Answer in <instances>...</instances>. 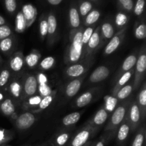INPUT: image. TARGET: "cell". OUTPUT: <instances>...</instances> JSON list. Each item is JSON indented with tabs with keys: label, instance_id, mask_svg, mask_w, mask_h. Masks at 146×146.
Returning a JSON list of instances; mask_svg holds the SVG:
<instances>
[{
	"label": "cell",
	"instance_id": "cell-1",
	"mask_svg": "<svg viewBox=\"0 0 146 146\" xmlns=\"http://www.w3.org/2000/svg\"><path fill=\"white\" fill-rule=\"evenodd\" d=\"M83 31L84 28L82 27L70 31L69 44L64 54V62L66 65L78 63L84 58V49L82 43Z\"/></svg>",
	"mask_w": 146,
	"mask_h": 146
},
{
	"label": "cell",
	"instance_id": "cell-2",
	"mask_svg": "<svg viewBox=\"0 0 146 146\" xmlns=\"http://www.w3.org/2000/svg\"><path fill=\"white\" fill-rule=\"evenodd\" d=\"M130 102H131V100L123 103L121 105L117 106L115 110L113 111L109 122L108 123L106 127L105 128V133H106V138H111L115 135L118 127L125 119Z\"/></svg>",
	"mask_w": 146,
	"mask_h": 146
},
{
	"label": "cell",
	"instance_id": "cell-3",
	"mask_svg": "<svg viewBox=\"0 0 146 146\" xmlns=\"http://www.w3.org/2000/svg\"><path fill=\"white\" fill-rule=\"evenodd\" d=\"M146 48L143 45L140 49L137 56V61L134 68L133 89H138L143 81L146 70Z\"/></svg>",
	"mask_w": 146,
	"mask_h": 146
},
{
	"label": "cell",
	"instance_id": "cell-4",
	"mask_svg": "<svg viewBox=\"0 0 146 146\" xmlns=\"http://www.w3.org/2000/svg\"><path fill=\"white\" fill-rule=\"evenodd\" d=\"M94 61V57L84 58L79 62L68 65L66 68L64 74L69 78L74 79V78H78L86 74L87 71L92 66Z\"/></svg>",
	"mask_w": 146,
	"mask_h": 146
},
{
	"label": "cell",
	"instance_id": "cell-5",
	"mask_svg": "<svg viewBox=\"0 0 146 146\" xmlns=\"http://www.w3.org/2000/svg\"><path fill=\"white\" fill-rule=\"evenodd\" d=\"M99 128L86 123L75 135L69 143V146H84L97 133Z\"/></svg>",
	"mask_w": 146,
	"mask_h": 146
},
{
	"label": "cell",
	"instance_id": "cell-6",
	"mask_svg": "<svg viewBox=\"0 0 146 146\" xmlns=\"http://www.w3.org/2000/svg\"><path fill=\"white\" fill-rule=\"evenodd\" d=\"M104 44L100 32V27L94 30V33L91 35L86 46L84 58H91L99 50Z\"/></svg>",
	"mask_w": 146,
	"mask_h": 146
},
{
	"label": "cell",
	"instance_id": "cell-7",
	"mask_svg": "<svg viewBox=\"0 0 146 146\" xmlns=\"http://www.w3.org/2000/svg\"><path fill=\"white\" fill-rule=\"evenodd\" d=\"M125 118L131 126V131L134 132L138 128L141 123V112L136 100H131Z\"/></svg>",
	"mask_w": 146,
	"mask_h": 146
},
{
	"label": "cell",
	"instance_id": "cell-8",
	"mask_svg": "<svg viewBox=\"0 0 146 146\" xmlns=\"http://www.w3.org/2000/svg\"><path fill=\"white\" fill-rule=\"evenodd\" d=\"M14 126L19 131H26L31 128L36 121L34 113L30 111H25L14 118Z\"/></svg>",
	"mask_w": 146,
	"mask_h": 146
},
{
	"label": "cell",
	"instance_id": "cell-9",
	"mask_svg": "<svg viewBox=\"0 0 146 146\" xmlns=\"http://www.w3.org/2000/svg\"><path fill=\"white\" fill-rule=\"evenodd\" d=\"M21 81H22L24 100L37 94L38 83H37L36 77L35 75L28 74L25 76Z\"/></svg>",
	"mask_w": 146,
	"mask_h": 146
},
{
	"label": "cell",
	"instance_id": "cell-10",
	"mask_svg": "<svg viewBox=\"0 0 146 146\" xmlns=\"http://www.w3.org/2000/svg\"><path fill=\"white\" fill-rule=\"evenodd\" d=\"M126 30L127 27H125V28L119 30L116 34H114L113 36L110 39L108 44L106 46L105 49H104V55H111L119 48V46L122 44L124 38H125Z\"/></svg>",
	"mask_w": 146,
	"mask_h": 146
},
{
	"label": "cell",
	"instance_id": "cell-11",
	"mask_svg": "<svg viewBox=\"0 0 146 146\" xmlns=\"http://www.w3.org/2000/svg\"><path fill=\"white\" fill-rule=\"evenodd\" d=\"M110 74H111V69L109 67L104 65L99 66L91 74L87 81V85L96 84L102 82L109 76Z\"/></svg>",
	"mask_w": 146,
	"mask_h": 146
},
{
	"label": "cell",
	"instance_id": "cell-12",
	"mask_svg": "<svg viewBox=\"0 0 146 146\" xmlns=\"http://www.w3.org/2000/svg\"><path fill=\"white\" fill-rule=\"evenodd\" d=\"M9 93L11 96V98L14 102H22L24 100L22 81L17 78L11 80L9 85Z\"/></svg>",
	"mask_w": 146,
	"mask_h": 146
},
{
	"label": "cell",
	"instance_id": "cell-13",
	"mask_svg": "<svg viewBox=\"0 0 146 146\" xmlns=\"http://www.w3.org/2000/svg\"><path fill=\"white\" fill-rule=\"evenodd\" d=\"M99 91L100 88H94L81 94L76 98L75 103H74V106L76 107L75 108H84L88 104H91L95 99Z\"/></svg>",
	"mask_w": 146,
	"mask_h": 146
},
{
	"label": "cell",
	"instance_id": "cell-14",
	"mask_svg": "<svg viewBox=\"0 0 146 146\" xmlns=\"http://www.w3.org/2000/svg\"><path fill=\"white\" fill-rule=\"evenodd\" d=\"M86 76V74L78 78H76L70 81L65 87L64 94L66 98H71L75 96L82 86L83 82Z\"/></svg>",
	"mask_w": 146,
	"mask_h": 146
},
{
	"label": "cell",
	"instance_id": "cell-15",
	"mask_svg": "<svg viewBox=\"0 0 146 146\" xmlns=\"http://www.w3.org/2000/svg\"><path fill=\"white\" fill-rule=\"evenodd\" d=\"M25 65L24 56L22 51H17L13 53L9 61V68L11 72L17 74L22 71Z\"/></svg>",
	"mask_w": 146,
	"mask_h": 146
},
{
	"label": "cell",
	"instance_id": "cell-16",
	"mask_svg": "<svg viewBox=\"0 0 146 146\" xmlns=\"http://www.w3.org/2000/svg\"><path fill=\"white\" fill-rule=\"evenodd\" d=\"M48 22V32H47V43L52 46L56 40L57 37V20L56 17L53 14H48L47 17Z\"/></svg>",
	"mask_w": 146,
	"mask_h": 146
},
{
	"label": "cell",
	"instance_id": "cell-17",
	"mask_svg": "<svg viewBox=\"0 0 146 146\" xmlns=\"http://www.w3.org/2000/svg\"><path fill=\"white\" fill-rule=\"evenodd\" d=\"M0 111L6 116L11 117V118L17 117V105L11 98H6L1 103Z\"/></svg>",
	"mask_w": 146,
	"mask_h": 146
},
{
	"label": "cell",
	"instance_id": "cell-18",
	"mask_svg": "<svg viewBox=\"0 0 146 146\" xmlns=\"http://www.w3.org/2000/svg\"><path fill=\"white\" fill-rule=\"evenodd\" d=\"M108 115H109V113L103 106L97 111L96 113L93 116L91 121H88L87 123L96 128H100L101 125H103L106 122L108 118Z\"/></svg>",
	"mask_w": 146,
	"mask_h": 146
},
{
	"label": "cell",
	"instance_id": "cell-19",
	"mask_svg": "<svg viewBox=\"0 0 146 146\" xmlns=\"http://www.w3.org/2000/svg\"><path fill=\"white\" fill-rule=\"evenodd\" d=\"M141 86H142L138 94L136 101L141 112V119L143 121H145L146 115V84L145 81H143Z\"/></svg>",
	"mask_w": 146,
	"mask_h": 146
},
{
	"label": "cell",
	"instance_id": "cell-20",
	"mask_svg": "<svg viewBox=\"0 0 146 146\" xmlns=\"http://www.w3.org/2000/svg\"><path fill=\"white\" fill-rule=\"evenodd\" d=\"M137 56H138V54L136 52H134L126 57V58L123 62L118 74H117V79L120 76H121L123 74H125V72L130 71V70H131L135 67V63H136L137 61Z\"/></svg>",
	"mask_w": 146,
	"mask_h": 146
},
{
	"label": "cell",
	"instance_id": "cell-21",
	"mask_svg": "<svg viewBox=\"0 0 146 146\" xmlns=\"http://www.w3.org/2000/svg\"><path fill=\"white\" fill-rule=\"evenodd\" d=\"M71 136V131L64 130L56 134L50 141L51 146H65Z\"/></svg>",
	"mask_w": 146,
	"mask_h": 146
},
{
	"label": "cell",
	"instance_id": "cell-22",
	"mask_svg": "<svg viewBox=\"0 0 146 146\" xmlns=\"http://www.w3.org/2000/svg\"><path fill=\"white\" fill-rule=\"evenodd\" d=\"M16 38L11 35L0 41V51L6 55H11L16 47Z\"/></svg>",
	"mask_w": 146,
	"mask_h": 146
},
{
	"label": "cell",
	"instance_id": "cell-23",
	"mask_svg": "<svg viewBox=\"0 0 146 146\" xmlns=\"http://www.w3.org/2000/svg\"><path fill=\"white\" fill-rule=\"evenodd\" d=\"M22 14L27 22V28L30 27L35 21L37 15V11L35 7L31 4H25L22 7Z\"/></svg>",
	"mask_w": 146,
	"mask_h": 146
},
{
	"label": "cell",
	"instance_id": "cell-24",
	"mask_svg": "<svg viewBox=\"0 0 146 146\" xmlns=\"http://www.w3.org/2000/svg\"><path fill=\"white\" fill-rule=\"evenodd\" d=\"M134 74V68H132L130 71H127L125 74H123L121 76H120L119 78L117 79L116 83H115V86H114L112 90V96H115V94H117L118 91L121 89L122 87H123L124 86L128 84V81L131 80V77L133 76Z\"/></svg>",
	"mask_w": 146,
	"mask_h": 146
},
{
	"label": "cell",
	"instance_id": "cell-25",
	"mask_svg": "<svg viewBox=\"0 0 146 146\" xmlns=\"http://www.w3.org/2000/svg\"><path fill=\"white\" fill-rule=\"evenodd\" d=\"M41 53L38 50L33 49L31 52L24 56V62L25 65L29 68H34L39 64L41 59Z\"/></svg>",
	"mask_w": 146,
	"mask_h": 146
},
{
	"label": "cell",
	"instance_id": "cell-26",
	"mask_svg": "<svg viewBox=\"0 0 146 146\" xmlns=\"http://www.w3.org/2000/svg\"><path fill=\"white\" fill-rule=\"evenodd\" d=\"M42 98L43 97H41V96L37 94L33 96L30 97V98L24 99L22 101V105H21L23 110L30 111V112L34 111L37 108L38 104H40Z\"/></svg>",
	"mask_w": 146,
	"mask_h": 146
},
{
	"label": "cell",
	"instance_id": "cell-27",
	"mask_svg": "<svg viewBox=\"0 0 146 146\" xmlns=\"http://www.w3.org/2000/svg\"><path fill=\"white\" fill-rule=\"evenodd\" d=\"M56 94L57 90H53L52 93H51V94H49V95L46 96L45 97H43L40 104H38V106H37V108H36L34 111H31V113H38L46 109V108L52 104L54 100L56 98Z\"/></svg>",
	"mask_w": 146,
	"mask_h": 146
},
{
	"label": "cell",
	"instance_id": "cell-28",
	"mask_svg": "<svg viewBox=\"0 0 146 146\" xmlns=\"http://www.w3.org/2000/svg\"><path fill=\"white\" fill-rule=\"evenodd\" d=\"M131 131V126L127 121L126 118L123 120L122 123L120 125L118 128V133H117V141L120 143H122L128 138V134Z\"/></svg>",
	"mask_w": 146,
	"mask_h": 146
},
{
	"label": "cell",
	"instance_id": "cell-29",
	"mask_svg": "<svg viewBox=\"0 0 146 146\" xmlns=\"http://www.w3.org/2000/svg\"><path fill=\"white\" fill-rule=\"evenodd\" d=\"M101 38L104 42L109 41L115 34V29L112 24L109 22H105L100 27Z\"/></svg>",
	"mask_w": 146,
	"mask_h": 146
},
{
	"label": "cell",
	"instance_id": "cell-30",
	"mask_svg": "<svg viewBox=\"0 0 146 146\" xmlns=\"http://www.w3.org/2000/svg\"><path fill=\"white\" fill-rule=\"evenodd\" d=\"M69 24L71 26V30L76 29L80 27L81 19L78 11L76 7H71L69 10Z\"/></svg>",
	"mask_w": 146,
	"mask_h": 146
},
{
	"label": "cell",
	"instance_id": "cell-31",
	"mask_svg": "<svg viewBox=\"0 0 146 146\" xmlns=\"http://www.w3.org/2000/svg\"><path fill=\"white\" fill-rule=\"evenodd\" d=\"M81 116V112H73L66 115L62 120V124L65 127H70L75 125L79 121Z\"/></svg>",
	"mask_w": 146,
	"mask_h": 146
},
{
	"label": "cell",
	"instance_id": "cell-32",
	"mask_svg": "<svg viewBox=\"0 0 146 146\" xmlns=\"http://www.w3.org/2000/svg\"><path fill=\"white\" fill-rule=\"evenodd\" d=\"M133 91V86L132 84H128L121 88L115 94V97L118 101H123L131 96Z\"/></svg>",
	"mask_w": 146,
	"mask_h": 146
},
{
	"label": "cell",
	"instance_id": "cell-33",
	"mask_svg": "<svg viewBox=\"0 0 146 146\" xmlns=\"http://www.w3.org/2000/svg\"><path fill=\"white\" fill-rule=\"evenodd\" d=\"M26 29H27V22H26L25 19L23 16L22 12L20 11L17 14V17H16L15 30L17 32L22 33L25 31Z\"/></svg>",
	"mask_w": 146,
	"mask_h": 146
},
{
	"label": "cell",
	"instance_id": "cell-34",
	"mask_svg": "<svg viewBox=\"0 0 146 146\" xmlns=\"http://www.w3.org/2000/svg\"><path fill=\"white\" fill-rule=\"evenodd\" d=\"M100 16H101V13L98 10L95 9L90 11L86 17L85 21H84V25L87 26V27L94 25L99 19Z\"/></svg>",
	"mask_w": 146,
	"mask_h": 146
},
{
	"label": "cell",
	"instance_id": "cell-35",
	"mask_svg": "<svg viewBox=\"0 0 146 146\" xmlns=\"http://www.w3.org/2000/svg\"><path fill=\"white\" fill-rule=\"evenodd\" d=\"M14 135L15 133L10 130L0 129V146L7 145L14 138Z\"/></svg>",
	"mask_w": 146,
	"mask_h": 146
},
{
	"label": "cell",
	"instance_id": "cell-36",
	"mask_svg": "<svg viewBox=\"0 0 146 146\" xmlns=\"http://www.w3.org/2000/svg\"><path fill=\"white\" fill-rule=\"evenodd\" d=\"M145 127L143 126L137 132L133 141L132 143L131 146H143L145 143Z\"/></svg>",
	"mask_w": 146,
	"mask_h": 146
},
{
	"label": "cell",
	"instance_id": "cell-37",
	"mask_svg": "<svg viewBox=\"0 0 146 146\" xmlns=\"http://www.w3.org/2000/svg\"><path fill=\"white\" fill-rule=\"evenodd\" d=\"M39 68L43 71H47V70H49L51 68H52L53 67L55 66L56 64V59L53 56H47L46 58H44V59L41 61L39 62Z\"/></svg>",
	"mask_w": 146,
	"mask_h": 146
},
{
	"label": "cell",
	"instance_id": "cell-38",
	"mask_svg": "<svg viewBox=\"0 0 146 146\" xmlns=\"http://www.w3.org/2000/svg\"><path fill=\"white\" fill-rule=\"evenodd\" d=\"M134 36L137 39H145L146 37V26L145 23H139L135 25L134 29Z\"/></svg>",
	"mask_w": 146,
	"mask_h": 146
},
{
	"label": "cell",
	"instance_id": "cell-39",
	"mask_svg": "<svg viewBox=\"0 0 146 146\" xmlns=\"http://www.w3.org/2000/svg\"><path fill=\"white\" fill-rule=\"evenodd\" d=\"M117 104H118V100L115 96H108L105 98V104H104V107L108 113H110L115 110V108H116Z\"/></svg>",
	"mask_w": 146,
	"mask_h": 146
},
{
	"label": "cell",
	"instance_id": "cell-40",
	"mask_svg": "<svg viewBox=\"0 0 146 146\" xmlns=\"http://www.w3.org/2000/svg\"><path fill=\"white\" fill-rule=\"evenodd\" d=\"M94 30H95V27H94V25H92V26H89V27H87V28L85 29L84 30V31H83L82 43H83V46H84V53H85L86 46L87 44H88L91 35H92L93 33H94Z\"/></svg>",
	"mask_w": 146,
	"mask_h": 146
},
{
	"label": "cell",
	"instance_id": "cell-41",
	"mask_svg": "<svg viewBox=\"0 0 146 146\" xmlns=\"http://www.w3.org/2000/svg\"><path fill=\"white\" fill-rule=\"evenodd\" d=\"M11 72L9 68H4L0 72V88L5 86L11 80Z\"/></svg>",
	"mask_w": 146,
	"mask_h": 146
},
{
	"label": "cell",
	"instance_id": "cell-42",
	"mask_svg": "<svg viewBox=\"0 0 146 146\" xmlns=\"http://www.w3.org/2000/svg\"><path fill=\"white\" fill-rule=\"evenodd\" d=\"M128 21V18L127 17V15H125L123 13H118L116 14V17H115V22L116 24L117 27L120 29V30L122 29L125 28V25L127 24Z\"/></svg>",
	"mask_w": 146,
	"mask_h": 146
},
{
	"label": "cell",
	"instance_id": "cell-43",
	"mask_svg": "<svg viewBox=\"0 0 146 146\" xmlns=\"http://www.w3.org/2000/svg\"><path fill=\"white\" fill-rule=\"evenodd\" d=\"M47 32H48V22H47V18L42 17L40 20L39 23V34L42 40H45L47 36Z\"/></svg>",
	"mask_w": 146,
	"mask_h": 146
},
{
	"label": "cell",
	"instance_id": "cell-44",
	"mask_svg": "<svg viewBox=\"0 0 146 146\" xmlns=\"http://www.w3.org/2000/svg\"><path fill=\"white\" fill-rule=\"evenodd\" d=\"M91 9H92V4L91 2L87 1H84L80 5L79 12L78 13H80L79 14H81V17H85L91 11Z\"/></svg>",
	"mask_w": 146,
	"mask_h": 146
},
{
	"label": "cell",
	"instance_id": "cell-45",
	"mask_svg": "<svg viewBox=\"0 0 146 146\" xmlns=\"http://www.w3.org/2000/svg\"><path fill=\"white\" fill-rule=\"evenodd\" d=\"M53 90L49 84H45V85H38V95L41 97H45L48 96L52 93Z\"/></svg>",
	"mask_w": 146,
	"mask_h": 146
},
{
	"label": "cell",
	"instance_id": "cell-46",
	"mask_svg": "<svg viewBox=\"0 0 146 146\" xmlns=\"http://www.w3.org/2000/svg\"><path fill=\"white\" fill-rule=\"evenodd\" d=\"M12 34V31L9 26L6 24L0 26V41L10 36Z\"/></svg>",
	"mask_w": 146,
	"mask_h": 146
},
{
	"label": "cell",
	"instance_id": "cell-47",
	"mask_svg": "<svg viewBox=\"0 0 146 146\" xmlns=\"http://www.w3.org/2000/svg\"><path fill=\"white\" fill-rule=\"evenodd\" d=\"M144 6H145V0H138L134 7V14L136 16H141L144 11Z\"/></svg>",
	"mask_w": 146,
	"mask_h": 146
},
{
	"label": "cell",
	"instance_id": "cell-48",
	"mask_svg": "<svg viewBox=\"0 0 146 146\" xmlns=\"http://www.w3.org/2000/svg\"><path fill=\"white\" fill-rule=\"evenodd\" d=\"M4 4L7 11L14 13L17 9V1L16 0H4Z\"/></svg>",
	"mask_w": 146,
	"mask_h": 146
},
{
	"label": "cell",
	"instance_id": "cell-49",
	"mask_svg": "<svg viewBox=\"0 0 146 146\" xmlns=\"http://www.w3.org/2000/svg\"><path fill=\"white\" fill-rule=\"evenodd\" d=\"M123 8L127 11H131L133 9V0H118Z\"/></svg>",
	"mask_w": 146,
	"mask_h": 146
},
{
	"label": "cell",
	"instance_id": "cell-50",
	"mask_svg": "<svg viewBox=\"0 0 146 146\" xmlns=\"http://www.w3.org/2000/svg\"><path fill=\"white\" fill-rule=\"evenodd\" d=\"M106 140L107 138H106L105 135H103L102 137L99 138V140L96 143H95V145L94 146H105Z\"/></svg>",
	"mask_w": 146,
	"mask_h": 146
},
{
	"label": "cell",
	"instance_id": "cell-51",
	"mask_svg": "<svg viewBox=\"0 0 146 146\" xmlns=\"http://www.w3.org/2000/svg\"><path fill=\"white\" fill-rule=\"evenodd\" d=\"M63 0H47V1H48L50 4H51V5L53 6L58 5L59 4H61V2Z\"/></svg>",
	"mask_w": 146,
	"mask_h": 146
},
{
	"label": "cell",
	"instance_id": "cell-52",
	"mask_svg": "<svg viewBox=\"0 0 146 146\" xmlns=\"http://www.w3.org/2000/svg\"><path fill=\"white\" fill-rule=\"evenodd\" d=\"M5 22L6 21L5 19H4V17H2L1 15H0V26L4 25V24H5Z\"/></svg>",
	"mask_w": 146,
	"mask_h": 146
},
{
	"label": "cell",
	"instance_id": "cell-53",
	"mask_svg": "<svg viewBox=\"0 0 146 146\" xmlns=\"http://www.w3.org/2000/svg\"><path fill=\"white\" fill-rule=\"evenodd\" d=\"M91 143H92V142H91V141H89V142H88L87 143H86L84 146H90V145H91Z\"/></svg>",
	"mask_w": 146,
	"mask_h": 146
},
{
	"label": "cell",
	"instance_id": "cell-54",
	"mask_svg": "<svg viewBox=\"0 0 146 146\" xmlns=\"http://www.w3.org/2000/svg\"><path fill=\"white\" fill-rule=\"evenodd\" d=\"M1 63H2V58H1V56H0V65L1 64Z\"/></svg>",
	"mask_w": 146,
	"mask_h": 146
},
{
	"label": "cell",
	"instance_id": "cell-55",
	"mask_svg": "<svg viewBox=\"0 0 146 146\" xmlns=\"http://www.w3.org/2000/svg\"><path fill=\"white\" fill-rule=\"evenodd\" d=\"M94 145H95V143L92 142V143L91 144V145H90V146H94Z\"/></svg>",
	"mask_w": 146,
	"mask_h": 146
},
{
	"label": "cell",
	"instance_id": "cell-56",
	"mask_svg": "<svg viewBox=\"0 0 146 146\" xmlns=\"http://www.w3.org/2000/svg\"><path fill=\"white\" fill-rule=\"evenodd\" d=\"M2 146H9V145H2Z\"/></svg>",
	"mask_w": 146,
	"mask_h": 146
},
{
	"label": "cell",
	"instance_id": "cell-57",
	"mask_svg": "<svg viewBox=\"0 0 146 146\" xmlns=\"http://www.w3.org/2000/svg\"><path fill=\"white\" fill-rule=\"evenodd\" d=\"M91 1H97V0H91Z\"/></svg>",
	"mask_w": 146,
	"mask_h": 146
},
{
	"label": "cell",
	"instance_id": "cell-58",
	"mask_svg": "<svg viewBox=\"0 0 146 146\" xmlns=\"http://www.w3.org/2000/svg\"><path fill=\"white\" fill-rule=\"evenodd\" d=\"M41 146H46V145H41Z\"/></svg>",
	"mask_w": 146,
	"mask_h": 146
}]
</instances>
